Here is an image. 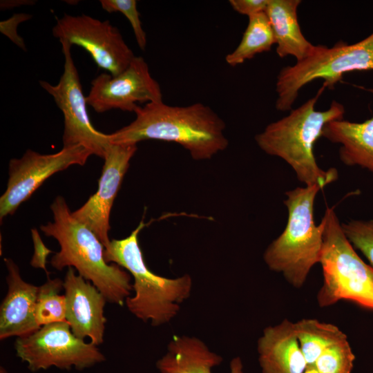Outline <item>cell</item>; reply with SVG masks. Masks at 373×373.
<instances>
[{
  "label": "cell",
  "instance_id": "obj_1",
  "mask_svg": "<svg viewBox=\"0 0 373 373\" xmlns=\"http://www.w3.org/2000/svg\"><path fill=\"white\" fill-rule=\"evenodd\" d=\"M134 113L136 117L131 123L108 134L110 142L137 144L145 140L175 142L197 160L209 159L228 145L224 121L202 103L177 106L160 101L140 106Z\"/></svg>",
  "mask_w": 373,
  "mask_h": 373
},
{
  "label": "cell",
  "instance_id": "obj_2",
  "mask_svg": "<svg viewBox=\"0 0 373 373\" xmlns=\"http://www.w3.org/2000/svg\"><path fill=\"white\" fill-rule=\"evenodd\" d=\"M53 221L41 225L45 236L56 239L60 246L50 265L57 270L72 267L104 296L107 302L122 306L133 289L130 274L117 264L104 259L105 247L97 236L73 216L61 196L50 205Z\"/></svg>",
  "mask_w": 373,
  "mask_h": 373
},
{
  "label": "cell",
  "instance_id": "obj_3",
  "mask_svg": "<svg viewBox=\"0 0 373 373\" xmlns=\"http://www.w3.org/2000/svg\"><path fill=\"white\" fill-rule=\"evenodd\" d=\"M325 88L286 117L267 126L255 139L266 153L277 156L294 170L297 179L305 186L318 184L324 188L338 179V171L321 169L316 160L314 148L322 137L325 126L343 119L344 106L333 101L327 110H315V105Z\"/></svg>",
  "mask_w": 373,
  "mask_h": 373
},
{
  "label": "cell",
  "instance_id": "obj_4",
  "mask_svg": "<svg viewBox=\"0 0 373 373\" xmlns=\"http://www.w3.org/2000/svg\"><path fill=\"white\" fill-rule=\"evenodd\" d=\"M143 220L126 238L111 240L104 250L106 262L126 269L133 278L135 295L125 301L128 309L137 318L159 326L170 321L189 298L192 287L190 276L167 278L153 273L146 266L138 242L144 228Z\"/></svg>",
  "mask_w": 373,
  "mask_h": 373
},
{
  "label": "cell",
  "instance_id": "obj_5",
  "mask_svg": "<svg viewBox=\"0 0 373 373\" xmlns=\"http://www.w3.org/2000/svg\"><path fill=\"white\" fill-rule=\"evenodd\" d=\"M323 189L314 184L285 193L287 224L264 253L268 267L281 273L296 288L303 285L312 268L320 262L324 224L322 220L318 225L315 223L314 206L317 193Z\"/></svg>",
  "mask_w": 373,
  "mask_h": 373
},
{
  "label": "cell",
  "instance_id": "obj_6",
  "mask_svg": "<svg viewBox=\"0 0 373 373\" xmlns=\"http://www.w3.org/2000/svg\"><path fill=\"white\" fill-rule=\"evenodd\" d=\"M322 221L323 244L319 263L323 283L317 295L319 306L347 300L373 309V268L356 252L334 207L326 208Z\"/></svg>",
  "mask_w": 373,
  "mask_h": 373
},
{
  "label": "cell",
  "instance_id": "obj_7",
  "mask_svg": "<svg viewBox=\"0 0 373 373\" xmlns=\"http://www.w3.org/2000/svg\"><path fill=\"white\" fill-rule=\"evenodd\" d=\"M355 70H373V32L353 44L314 46L309 56L281 69L276 84V108L290 110L299 90L314 80L322 79L323 86L332 89L345 73Z\"/></svg>",
  "mask_w": 373,
  "mask_h": 373
},
{
  "label": "cell",
  "instance_id": "obj_8",
  "mask_svg": "<svg viewBox=\"0 0 373 373\" xmlns=\"http://www.w3.org/2000/svg\"><path fill=\"white\" fill-rule=\"evenodd\" d=\"M15 349L33 372L52 366L82 370L105 359L97 345L75 336L66 321L43 325L31 334L17 338Z\"/></svg>",
  "mask_w": 373,
  "mask_h": 373
},
{
  "label": "cell",
  "instance_id": "obj_9",
  "mask_svg": "<svg viewBox=\"0 0 373 373\" xmlns=\"http://www.w3.org/2000/svg\"><path fill=\"white\" fill-rule=\"evenodd\" d=\"M61 44L64 65L59 82L52 85L40 80L39 84L52 96L64 115L63 147L81 144L89 149L93 155L104 159L111 143L108 134L98 131L93 126L79 73L71 55L72 46L66 43Z\"/></svg>",
  "mask_w": 373,
  "mask_h": 373
},
{
  "label": "cell",
  "instance_id": "obj_10",
  "mask_svg": "<svg viewBox=\"0 0 373 373\" xmlns=\"http://www.w3.org/2000/svg\"><path fill=\"white\" fill-rule=\"evenodd\" d=\"M52 33L61 44L84 48L99 68L113 76L124 71L135 57L117 28L108 20L65 13L57 18Z\"/></svg>",
  "mask_w": 373,
  "mask_h": 373
},
{
  "label": "cell",
  "instance_id": "obj_11",
  "mask_svg": "<svg viewBox=\"0 0 373 373\" xmlns=\"http://www.w3.org/2000/svg\"><path fill=\"white\" fill-rule=\"evenodd\" d=\"M91 155L89 149L78 144L63 147L52 154H41L28 149L21 157L11 159L7 187L0 198L1 221L12 215L51 175L72 165H84Z\"/></svg>",
  "mask_w": 373,
  "mask_h": 373
},
{
  "label": "cell",
  "instance_id": "obj_12",
  "mask_svg": "<svg viewBox=\"0 0 373 373\" xmlns=\"http://www.w3.org/2000/svg\"><path fill=\"white\" fill-rule=\"evenodd\" d=\"M86 99L87 104L98 113L113 109L135 112L140 103L162 101V94L148 64L142 57L135 56L118 75L102 73L93 79Z\"/></svg>",
  "mask_w": 373,
  "mask_h": 373
},
{
  "label": "cell",
  "instance_id": "obj_13",
  "mask_svg": "<svg viewBox=\"0 0 373 373\" xmlns=\"http://www.w3.org/2000/svg\"><path fill=\"white\" fill-rule=\"evenodd\" d=\"M137 151L136 144L110 143L105 156L98 189L72 216L99 238L105 249L111 242L109 218L129 162Z\"/></svg>",
  "mask_w": 373,
  "mask_h": 373
},
{
  "label": "cell",
  "instance_id": "obj_14",
  "mask_svg": "<svg viewBox=\"0 0 373 373\" xmlns=\"http://www.w3.org/2000/svg\"><path fill=\"white\" fill-rule=\"evenodd\" d=\"M66 301V320L79 338H89L99 345L104 342L105 324L104 296L90 282L68 267L63 280Z\"/></svg>",
  "mask_w": 373,
  "mask_h": 373
},
{
  "label": "cell",
  "instance_id": "obj_15",
  "mask_svg": "<svg viewBox=\"0 0 373 373\" xmlns=\"http://www.w3.org/2000/svg\"><path fill=\"white\" fill-rule=\"evenodd\" d=\"M4 262L8 291L0 307L1 340L26 336L41 327L35 318L39 287L23 280L11 258H4Z\"/></svg>",
  "mask_w": 373,
  "mask_h": 373
},
{
  "label": "cell",
  "instance_id": "obj_16",
  "mask_svg": "<svg viewBox=\"0 0 373 373\" xmlns=\"http://www.w3.org/2000/svg\"><path fill=\"white\" fill-rule=\"evenodd\" d=\"M258 351L263 373H304L307 369L295 324L288 319L264 329Z\"/></svg>",
  "mask_w": 373,
  "mask_h": 373
},
{
  "label": "cell",
  "instance_id": "obj_17",
  "mask_svg": "<svg viewBox=\"0 0 373 373\" xmlns=\"http://www.w3.org/2000/svg\"><path fill=\"white\" fill-rule=\"evenodd\" d=\"M222 358L211 352L200 339L189 336H175L169 343L168 352L157 366L162 373H211ZM231 373H242L240 358H233Z\"/></svg>",
  "mask_w": 373,
  "mask_h": 373
},
{
  "label": "cell",
  "instance_id": "obj_18",
  "mask_svg": "<svg viewBox=\"0 0 373 373\" xmlns=\"http://www.w3.org/2000/svg\"><path fill=\"white\" fill-rule=\"evenodd\" d=\"M373 93V90H371ZM322 137L339 144L340 160L373 173V116L363 122L342 119L327 123Z\"/></svg>",
  "mask_w": 373,
  "mask_h": 373
},
{
  "label": "cell",
  "instance_id": "obj_19",
  "mask_svg": "<svg viewBox=\"0 0 373 373\" xmlns=\"http://www.w3.org/2000/svg\"><path fill=\"white\" fill-rule=\"evenodd\" d=\"M300 0H269L265 13L270 22L280 58L294 56L298 61L307 57L314 46L303 35L298 21Z\"/></svg>",
  "mask_w": 373,
  "mask_h": 373
},
{
  "label": "cell",
  "instance_id": "obj_20",
  "mask_svg": "<svg viewBox=\"0 0 373 373\" xmlns=\"http://www.w3.org/2000/svg\"><path fill=\"white\" fill-rule=\"evenodd\" d=\"M294 324L300 347L307 363V368L314 367L316 359L327 347L347 338L335 325L317 319L303 318Z\"/></svg>",
  "mask_w": 373,
  "mask_h": 373
},
{
  "label": "cell",
  "instance_id": "obj_21",
  "mask_svg": "<svg viewBox=\"0 0 373 373\" xmlns=\"http://www.w3.org/2000/svg\"><path fill=\"white\" fill-rule=\"evenodd\" d=\"M276 44L274 35L265 12L249 17L242 39L233 51L227 55L226 62L236 66L258 54L267 52Z\"/></svg>",
  "mask_w": 373,
  "mask_h": 373
},
{
  "label": "cell",
  "instance_id": "obj_22",
  "mask_svg": "<svg viewBox=\"0 0 373 373\" xmlns=\"http://www.w3.org/2000/svg\"><path fill=\"white\" fill-rule=\"evenodd\" d=\"M60 278L50 279L39 287L35 318L39 326L66 321V301L64 295L59 294L64 288Z\"/></svg>",
  "mask_w": 373,
  "mask_h": 373
},
{
  "label": "cell",
  "instance_id": "obj_23",
  "mask_svg": "<svg viewBox=\"0 0 373 373\" xmlns=\"http://www.w3.org/2000/svg\"><path fill=\"white\" fill-rule=\"evenodd\" d=\"M355 359L347 338L327 347L312 368L319 373H351Z\"/></svg>",
  "mask_w": 373,
  "mask_h": 373
},
{
  "label": "cell",
  "instance_id": "obj_24",
  "mask_svg": "<svg viewBox=\"0 0 373 373\" xmlns=\"http://www.w3.org/2000/svg\"><path fill=\"white\" fill-rule=\"evenodd\" d=\"M346 237L373 268V220H351L342 223Z\"/></svg>",
  "mask_w": 373,
  "mask_h": 373
},
{
  "label": "cell",
  "instance_id": "obj_25",
  "mask_svg": "<svg viewBox=\"0 0 373 373\" xmlns=\"http://www.w3.org/2000/svg\"><path fill=\"white\" fill-rule=\"evenodd\" d=\"M103 10L112 13L119 12L125 16L133 29L136 42L141 50H144L147 44L146 35L143 29L140 12L135 0H100Z\"/></svg>",
  "mask_w": 373,
  "mask_h": 373
},
{
  "label": "cell",
  "instance_id": "obj_26",
  "mask_svg": "<svg viewBox=\"0 0 373 373\" xmlns=\"http://www.w3.org/2000/svg\"><path fill=\"white\" fill-rule=\"evenodd\" d=\"M31 15L28 13H15L9 19L0 22V32L8 37L19 48L26 50V46L22 37L17 33L18 26L26 21L30 20Z\"/></svg>",
  "mask_w": 373,
  "mask_h": 373
},
{
  "label": "cell",
  "instance_id": "obj_27",
  "mask_svg": "<svg viewBox=\"0 0 373 373\" xmlns=\"http://www.w3.org/2000/svg\"><path fill=\"white\" fill-rule=\"evenodd\" d=\"M31 233L34 245V254L30 260V265L35 268L44 269L47 276L49 277V273L46 269L47 258L52 253V251L44 245L37 229H32Z\"/></svg>",
  "mask_w": 373,
  "mask_h": 373
},
{
  "label": "cell",
  "instance_id": "obj_28",
  "mask_svg": "<svg viewBox=\"0 0 373 373\" xmlns=\"http://www.w3.org/2000/svg\"><path fill=\"white\" fill-rule=\"evenodd\" d=\"M269 0H230L229 4L237 12L249 17L265 12Z\"/></svg>",
  "mask_w": 373,
  "mask_h": 373
},
{
  "label": "cell",
  "instance_id": "obj_29",
  "mask_svg": "<svg viewBox=\"0 0 373 373\" xmlns=\"http://www.w3.org/2000/svg\"><path fill=\"white\" fill-rule=\"evenodd\" d=\"M35 2L32 0H3L1 1L0 8L1 10H5L24 5H31Z\"/></svg>",
  "mask_w": 373,
  "mask_h": 373
},
{
  "label": "cell",
  "instance_id": "obj_30",
  "mask_svg": "<svg viewBox=\"0 0 373 373\" xmlns=\"http://www.w3.org/2000/svg\"><path fill=\"white\" fill-rule=\"evenodd\" d=\"M304 373H319L316 369L314 368H307Z\"/></svg>",
  "mask_w": 373,
  "mask_h": 373
}]
</instances>
